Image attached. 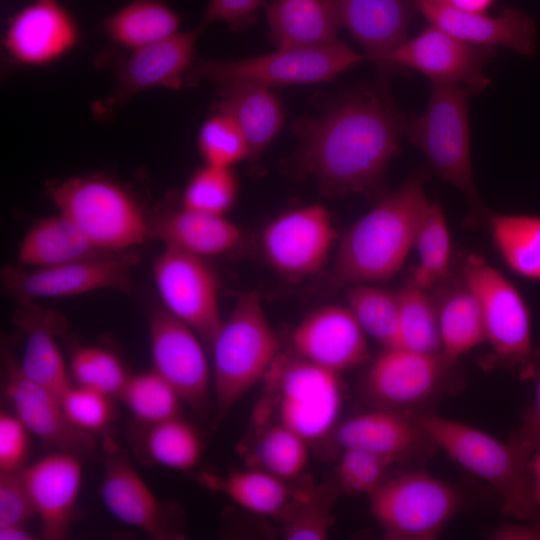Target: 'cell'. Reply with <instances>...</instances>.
Segmentation results:
<instances>
[{"mask_svg":"<svg viewBox=\"0 0 540 540\" xmlns=\"http://www.w3.org/2000/svg\"><path fill=\"white\" fill-rule=\"evenodd\" d=\"M212 381L220 420L253 386L265 379L279 356L278 337L259 294L242 293L211 345Z\"/></svg>","mask_w":540,"mask_h":540,"instance_id":"4","label":"cell"},{"mask_svg":"<svg viewBox=\"0 0 540 540\" xmlns=\"http://www.w3.org/2000/svg\"><path fill=\"white\" fill-rule=\"evenodd\" d=\"M340 21L382 71L385 58L408 38L412 0H335Z\"/></svg>","mask_w":540,"mask_h":540,"instance_id":"23","label":"cell"},{"mask_svg":"<svg viewBox=\"0 0 540 540\" xmlns=\"http://www.w3.org/2000/svg\"><path fill=\"white\" fill-rule=\"evenodd\" d=\"M144 448L156 464L175 470H189L200 461L203 445L195 428L178 415L148 424Z\"/></svg>","mask_w":540,"mask_h":540,"instance_id":"38","label":"cell"},{"mask_svg":"<svg viewBox=\"0 0 540 540\" xmlns=\"http://www.w3.org/2000/svg\"><path fill=\"white\" fill-rule=\"evenodd\" d=\"M149 237L162 241L166 246L206 258L236 250L242 244L244 235L225 216L181 206L149 222Z\"/></svg>","mask_w":540,"mask_h":540,"instance_id":"25","label":"cell"},{"mask_svg":"<svg viewBox=\"0 0 540 540\" xmlns=\"http://www.w3.org/2000/svg\"><path fill=\"white\" fill-rule=\"evenodd\" d=\"M137 261L135 253L124 251L32 271L10 266L2 271V285L7 292L29 301L76 296L102 288L127 292Z\"/></svg>","mask_w":540,"mask_h":540,"instance_id":"14","label":"cell"},{"mask_svg":"<svg viewBox=\"0 0 540 540\" xmlns=\"http://www.w3.org/2000/svg\"><path fill=\"white\" fill-rule=\"evenodd\" d=\"M432 170H416L342 235L323 288L328 293L354 284L386 282L402 268L429 200L425 183Z\"/></svg>","mask_w":540,"mask_h":540,"instance_id":"2","label":"cell"},{"mask_svg":"<svg viewBox=\"0 0 540 540\" xmlns=\"http://www.w3.org/2000/svg\"><path fill=\"white\" fill-rule=\"evenodd\" d=\"M454 363L442 352L384 349L368 370L367 394L377 404L392 409L420 403L436 390Z\"/></svg>","mask_w":540,"mask_h":540,"instance_id":"18","label":"cell"},{"mask_svg":"<svg viewBox=\"0 0 540 540\" xmlns=\"http://www.w3.org/2000/svg\"><path fill=\"white\" fill-rule=\"evenodd\" d=\"M528 470L532 480L534 499L540 507V449L530 457Z\"/></svg>","mask_w":540,"mask_h":540,"instance_id":"53","label":"cell"},{"mask_svg":"<svg viewBox=\"0 0 540 540\" xmlns=\"http://www.w3.org/2000/svg\"><path fill=\"white\" fill-rule=\"evenodd\" d=\"M237 195L238 182L231 168L205 164L189 179L182 194V207L225 216Z\"/></svg>","mask_w":540,"mask_h":540,"instance_id":"41","label":"cell"},{"mask_svg":"<svg viewBox=\"0 0 540 540\" xmlns=\"http://www.w3.org/2000/svg\"><path fill=\"white\" fill-rule=\"evenodd\" d=\"M34 535L25 526H8L0 528V540H32Z\"/></svg>","mask_w":540,"mask_h":540,"instance_id":"54","label":"cell"},{"mask_svg":"<svg viewBox=\"0 0 540 540\" xmlns=\"http://www.w3.org/2000/svg\"><path fill=\"white\" fill-rule=\"evenodd\" d=\"M100 493L108 511L120 522L156 539L170 535L163 504L125 457L112 454L107 458Z\"/></svg>","mask_w":540,"mask_h":540,"instance_id":"24","label":"cell"},{"mask_svg":"<svg viewBox=\"0 0 540 540\" xmlns=\"http://www.w3.org/2000/svg\"><path fill=\"white\" fill-rule=\"evenodd\" d=\"M454 485L423 472L385 480L370 495L372 515L389 540H433L461 505Z\"/></svg>","mask_w":540,"mask_h":540,"instance_id":"9","label":"cell"},{"mask_svg":"<svg viewBox=\"0 0 540 540\" xmlns=\"http://www.w3.org/2000/svg\"><path fill=\"white\" fill-rule=\"evenodd\" d=\"M393 461L361 449H344L335 472L338 488L347 493L370 496L385 481L386 468Z\"/></svg>","mask_w":540,"mask_h":540,"instance_id":"45","label":"cell"},{"mask_svg":"<svg viewBox=\"0 0 540 540\" xmlns=\"http://www.w3.org/2000/svg\"><path fill=\"white\" fill-rule=\"evenodd\" d=\"M415 418L433 444L497 491L507 516L520 521L540 516L528 470L530 459L511 442H502L465 423L438 415Z\"/></svg>","mask_w":540,"mask_h":540,"instance_id":"3","label":"cell"},{"mask_svg":"<svg viewBox=\"0 0 540 540\" xmlns=\"http://www.w3.org/2000/svg\"><path fill=\"white\" fill-rule=\"evenodd\" d=\"M489 538L495 540H540V516L522 523L504 524L493 529Z\"/></svg>","mask_w":540,"mask_h":540,"instance_id":"51","label":"cell"},{"mask_svg":"<svg viewBox=\"0 0 540 540\" xmlns=\"http://www.w3.org/2000/svg\"><path fill=\"white\" fill-rule=\"evenodd\" d=\"M430 25L473 45L514 50L521 55L535 51L536 25L518 8L507 6L495 16L457 9L444 0H412Z\"/></svg>","mask_w":540,"mask_h":540,"instance_id":"16","label":"cell"},{"mask_svg":"<svg viewBox=\"0 0 540 540\" xmlns=\"http://www.w3.org/2000/svg\"><path fill=\"white\" fill-rule=\"evenodd\" d=\"M461 275L480 303L492 360L522 380L536 377L540 350L533 344L531 313L520 291L474 253L464 258Z\"/></svg>","mask_w":540,"mask_h":540,"instance_id":"6","label":"cell"},{"mask_svg":"<svg viewBox=\"0 0 540 540\" xmlns=\"http://www.w3.org/2000/svg\"><path fill=\"white\" fill-rule=\"evenodd\" d=\"M113 254L98 248L62 213L39 219L19 245L21 265L46 268Z\"/></svg>","mask_w":540,"mask_h":540,"instance_id":"29","label":"cell"},{"mask_svg":"<svg viewBox=\"0 0 540 540\" xmlns=\"http://www.w3.org/2000/svg\"><path fill=\"white\" fill-rule=\"evenodd\" d=\"M266 6V0H210L200 25L206 28L223 21L231 30L243 32L253 24L258 10Z\"/></svg>","mask_w":540,"mask_h":540,"instance_id":"49","label":"cell"},{"mask_svg":"<svg viewBox=\"0 0 540 540\" xmlns=\"http://www.w3.org/2000/svg\"><path fill=\"white\" fill-rule=\"evenodd\" d=\"M336 238L331 213L325 205L313 203L271 220L262 231L261 248L272 268L295 281L324 268Z\"/></svg>","mask_w":540,"mask_h":540,"instance_id":"13","label":"cell"},{"mask_svg":"<svg viewBox=\"0 0 540 540\" xmlns=\"http://www.w3.org/2000/svg\"><path fill=\"white\" fill-rule=\"evenodd\" d=\"M334 489L317 488L300 501L293 508L284 527V538L287 540L326 539L333 524L330 511L336 496Z\"/></svg>","mask_w":540,"mask_h":540,"instance_id":"44","label":"cell"},{"mask_svg":"<svg viewBox=\"0 0 540 540\" xmlns=\"http://www.w3.org/2000/svg\"><path fill=\"white\" fill-rule=\"evenodd\" d=\"M34 516L21 471L0 472V528L25 526Z\"/></svg>","mask_w":540,"mask_h":540,"instance_id":"47","label":"cell"},{"mask_svg":"<svg viewBox=\"0 0 540 540\" xmlns=\"http://www.w3.org/2000/svg\"><path fill=\"white\" fill-rule=\"evenodd\" d=\"M198 482L221 493L250 512L277 515L291 504L297 505L312 489H292L286 480L261 469L239 471L228 475L201 473Z\"/></svg>","mask_w":540,"mask_h":540,"instance_id":"31","label":"cell"},{"mask_svg":"<svg viewBox=\"0 0 540 540\" xmlns=\"http://www.w3.org/2000/svg\"><path fill=\"white\" fill-rule=\"evenodd\" d=\"M398 347L436 354L442 352L435 295L411 282L400 289Z\"/></svg>","mask_w":540,"mask_h":540,"instance_id":"37","label":"cell"},{"mask_svg":"<svg viewBox=\"0 0 540 540\" xmlns=\"http://www.w3.org/2000/svg\"><path fill=\"white\" fill-rule=\"evenodd\" d=\"M47 192L59 212L104 251H128L150 238L149 222L142 210L131 195L113 181L75 176L50 183Z\"/></svg>","mask_w":540,"mask_h":540,"instance_id":"8","label":"cell"},{"mask_svg":"<svg viewBox=\"0 0 540 540\" xmlns=\"http://www.w3.org/2000/svg\"><path fill=\"white\" fill-rule=\"evenodd\" d=\"M266 10L270 37L278 48L331 43L342 26L335 0H273Z\"/></svg>","mask_w":540,"mask_h":540,"instance_id":"28","label":"cell"},{"mask_svg":"<svg viewBox=\"0 0 540 540\" xmlns=\"http://www.w3.org/2000/svg\"><path fill=\"white\" fill-rule=\"evenodd\" d=\"M119 397L140 422L152 424L179 415L177 391L154 369L129 376Z\"/></svg>","mask_w":540,"mask_h":540,"instance_id":"40","label":"cell"},{"mask_svg":"<svg viewBox=\"0 0 540 540\" xmlns=\"http://www.w3.org/2000/svg\"><path fill=\"white\" fill-rule=\"evenodd\" d=\"M78 38L76 22L64 7L56 0H36L10 20L4 45L17 62L40 66L62 57Z\"/></svg>","mask_w":540,"mask_h":540,"instance_id":"22","label":"cell"},{"mask_svg":"<svg viewBox=\"0 0 540 540\" xmlns=\"http://www.w3.org/2000/svg\"><path fill=\"white\" fill-rule=\"evenodd\" d=\"M69 372L76 385L110 397L120 395L129 377L113 353L95 346L76 348L70 358Z\"/></svg>","mask_w":540,"mask_h":540,"instance_id":"42","label":"cell"},{"mask_svg":"<svg viewBox=\"0 0 540 540\" xmlns=\"http://www.w3.org/2000/svg\"><path fill=\"white\" fill-rule=\"evenodd\" d=\"M152 272L164 308L211 348L223 320L218 277L205 258L166 246L154 261Z\"/></svg>","mask_w":540,"mask_h":540,"instance_id":"11","label":"cell"},{"mask_svg":"<svg viewBox=\"0 0 540 540\" xmlns=\"http://www.w3.org/2000/svg\"><path fill=\"white\" fill-rule=\"evenodd\" d=\"M348 307L366 333L384 349L398 348L400 296L374 283L354 284L345 288Z\"/></svg>","mask_w":540,"mask_h":540,"instance_id":"36","label":"cell"},{"mask_svg":"<svg viewBox=\"0 0 540 540\" xmlns=\"http://www.w3.org/2000/svg\"><path fill=\"white\" fill-rule=\"evenodd\" d=\"M5 368V395L30 433L59 451L77 454L93 449V435L70 422L60 397L25 377L13 356L5 355Z\"/></svg>","mask_w":540,"mask_h":540,"instance_id":"20","label":"cell"},{"mask_svg":"<svg viewBox=\"0 0 540 540\" xmlns=\"http://www.w3.org/2000/svg\"><path fill=\"white\" fill-rule=\"evenodd\" d=\"M418 264L409 278L412 284L431 291L450 276L451 237L438 202H429L418 227L414 246Z\"/></svg>","mask_w":540,"mask_h":540,"instance_id":"34","label":"cell"},{"mask_svg":"<svg viewBox=\"0 0 540 540\" xmlns=\"http://www.w3.org/2000/svg\"><path fill=\"white\" fill-rule=\"evenodd\" d=\"M221 98L217 111L230 116L244 135L250 164L259 158L280 131L284 112L280 100L269 88L252 84L218 87Z\"/></svg>","mask_w":540,"mask_h":540,"instance_id":"27","label":"cell"},{"mask_svg":"<svg viewBox=\"0 0 540 540\" xmlns=\"http://www.w3.org/2000/svg\"><path fill=\"white\" fill-rule=\"evenodd\" d=\"M23 318L27 340L19 368L29 380L61 397L72 384L69 368L54 339L53 323Z\"/></svg>","mask_w":540,"mask_h":540,"instance_id":"35","label":"cell"},{"mask_svg":"<svg viewBox=\"0 0 540 540\" xmlns=\"http://www.w3.org/2000/svg\"><path fill=\"white\" fill-rule=\"evenodd\" d=\"M435 290L442 353L455 362L486 341L481 306L462 275H450Z\"/></svg>","mask_w":540,"mask_h":540,"instance_id":"30","label":"cell"},{"mask_svg":"<svg viewBox=\"0 0 540 540\" xmlns=\"http://www.w3.org/2000/svg\"><path fill=\"white\" fill-rule=\"evenodd\" d=\"M336 441L344 449H361L395 460L431 440L415 417L385 408L344 421L336 430Z\"/></svg>","mask_w":540,"mask_h":540,"instance_id":"26","label":"cell"},{"mask_svg":"<svg viewBox=\"0 0 540 540\" xmlns=\"http://www.w3.org/2000/svg\"><path fill=\"white\" fill-rule=\"evenodd\" d=\"M494 246L518 276L540 281V216L489 213Z\"/></svg>","mask_w":540,"mask_h":540,"instance_id":"33","label":"cell"},{"mask_svg":"<svg viewBox=\"0 0 540 540\" xmlns=\"http://www.w3.org/2000/svg\"><path fill=\"white\" fill-rule=\"evenodd\" d=\"M449 5L468 12L486 13L497 0H444Z\"/></svg>","mask_w":540,"mask_h":540,"instance_id":"52","label":"cell"},{"mask_svg":"<svg viewBox=\"0 0 540 540\" xmlns=\"http://www.w3.org/2000/svg\"><path fill=\"white\" fill-rule=\"evenodd\" d=\"M295 353L340 373L368 359L366 333L349 307L325 305L310 312L291 335Z\"/></svg>","mask_w":540,"mask_h":540,"instance_id":"17","label":"cell"},{"mask_svg":"<svg viewBox=\"0 0 540 540\" xmlns=\"http://www.w3.org/2000/svg\"><path fill=\"white\" fill-rule=\"evenodd\" d=\"M407 116L383 82L345 92L319 117L293 123L299 144L282 167L292 176L315 178L328 197L376 192L400 151Z\"/></svg>","mask_w":540,"mask_h":540,"instance_id":"1","label":"cell"},{"mask_svg":"<svg viewBox=\"0 0 540 540\" xmlns=\"http://www.w3.org/2000/svg\"><path fill=\"white\" fill-rule=\"evenodd\" d=\"M366 60L339 39L321 46L278 48L274 53L237 61L195 59L186 84L206 80L217 87L252 84L266 88L329 82Z\"/></svg>","mask_w":540,"mask_h":540,"instance_id":"7","label":"cell"},{"mask_svg":"<svg viewBox=\"0 0 540 540\" xmlns=\"http://www.w3.org/2000/svg\"><path fill=\"white\" fill-rule=\"evenodd\" d=\"M153 369L193 409L208 402L211 371L202 340L186 323L164 309H156L149 323Z\"/></svg>","mask_w":540,"mask_h":540,"instance_id":"15","label":"cell"},{"mask_svg":"<svg viewBox=\"0 0 540 540\" xmlns=\"http://www.w3.org/2000/svg\"><path fill=\"white\" fill-rule=\"evenodd\" d=\"M536 378L534 401L525 410L519 428L508 440L529 459L534 452L540 449V365Z\"/></svg>","mask_w":540,"mask_h":540,"instance_id":"50","label":"cell"},{"mask_svg":"<svg viewBox=\"0 0 540 540\" xmlns=\"http://www.w3.org/2000/svg\"><path fill=\"white\" fill-rule=\"evenodd\" d=\"M307 442L282 424H271L261 431L248 458L259 469L291 480L307 465Z\"/></svg>","mask_w":540,"mask_h":540,"instance_id":"39","label":"cell"},{"mask_svg":"<svg viewBox=\"0 0 540 540\" xmlns=\"http://www.w3.org/2000/svg\"><path fill=\"white\" fill-rule=\"evenodd\" d=\"M197 146L208 165L231 168L249 157L241 130L230 116L219 111L202 125Z\"/></svg>","mask_w":540,"mask_h":540,"instance_id":"43","label":"cell"},{"mask_svg":"<svg viewBox=\"0 0 540 540\" xmlns=\"http://www.w3.org/2000/svg\"><path fill=\"white\" fill-rule=\"evenodd\" d=\"M495 56V48L464 42L429 25L407 39L384 60V77L396 69L415 70L432 84L459 85L481 93L490 85L485 65Z\"/></svg>","mask_w":540,"mask_h":540,"instance_id":"12","label":"cell"},{"mask_svg":"<svg viewBox=\"0 0 540 540\" xmlns=\"http://www.w3.org/2000/svg\"><path fill=\"white\" fill-rule=\"evenodd\" d=\"M30 431L15 415L0 413V472L21 471L29 450Z\"/></svg>","mask_w":540,"mask_h":540,"instance_id":"48","label":"cell"},{"mask_svg":"<svg viewBox=\"0 0 540 540\" xmlns=\"http://www.w3.org/2000/svg\"><path fill=\"white\" fill-rule=\"evenodd\" d=\"M77 454L57 451L23 468L21 475L42 534L49 540L68 535L82 482Z\"/></svg>","mask_w":540,"mask_h":540,"instance_id":"19","label":"cell"},{"mask_svg":"<svg viewBox=\"0 0 540 540\" xmlns=\"http://www.w3.org/2000/svg\"><path fill=\"white\" fill-rule=\"evenodd\" d=\"M473 93L459 85L432 84L421 115H408L405 137L443 181L459 190L480 218L489 211L475 185L470 148L469 107Z\"/></svg>","mask_w":540,"mask_h":540,"instance_id":"5","label":"cell"},{"mask_svg":"<svg viewBox=\"0 0 540 540\" xmlns=\"http://www.w3.org/2000/svg\"><path fill=\"white\" fill-rule=\"evenodd\" d=\"M181 19L158 0H133L103 23L105 33L115 43L134 50L165 39L177 32Z\"/></svg>","mask_w":540,"mask_h":540,"instance_id":"32","label":"cell"},{"mask_svg":"<svg viewBox=\"0 0 540 540\" xmlns=\"http://www.w3.org/2000/svg\"><path fill=\"white\" fill-rule=\"evenodd\" d=\"M204 29L199 25L131 50L118 70L111 102H123L151 88H181L186 84L187 73L195 60L196 42Z\"/></svg>","mask_w":540,"mask_h":540,"instance_id":"21","label":"cell"},{"mask_svg":"<svg viewBox=\"0 0 540 540\" xmlns=\"http://www.w3.org/2000/svg\"><path fill=\"white\" fill-rule=\"evenodd\" d=\"M265 379L274 393L277 423L306 441L319 439L333 428L342 404L339 373L297 354H279Z\"/></svg>","mask_w":540,"mask_h":540,"instance_id":"10","label":"cell"},{"mask_svg":"<svg viewBox=\"0 0 540 540\" xmlns=\"http://www.w3.org/2000/svg\"><path fill=\"white\" fill-rule=\"evenodd\" d=\"M64 412L78 429L94 434L103 431L111 421L110 396L99 391L70 386L60 397Z\"/></svg>","mask_w":540,"mask_h":540,"instance_id":"46","label":"cell"}]
</instances>
